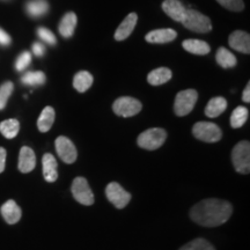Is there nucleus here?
<instances>
[{
    "label": "nucleus",
    "instance_id": "nucleus-1",
    "mask_svg": "<svg viewBox=\"0 0 250 250\" xmlns=\"http://www.w3.org/2000/svg\"><path fill=\"white\" fill-rule=\"evenodd\" d=\"M233 213L229 203L221 199H204L190 210V217L196 224L204 227H217L225 223Z\"/></svg>",
    "mask_w": 250,
    "mask_h": 250
},
{
    "label": "nucleus",
    "instance_id": "nucleus-2",
    "mask_svg": "<svg viewBox=\"0 0 250 250\" xmlns=\"http://www.w3.org/2000/svg\"><path fill=\"white\" fill-rule=\"evenodd\" d=\"M181 22L187 29L195 31V33H208L212 29L210 19L191 8H187L186 14Z\"/></svg>",
    "mask_w": 250,
    "mask_h": 250
},
{
    "label": "nucleus",
    "instance_id": "nucleus-3",
    "mask_svg": "<svg viewBox=\"0 0 250 250\" xmlns=\"http://www.w3.org/2000/svg\"><path fill=\"white\" fill-rule=\"evenodd\" d=\"M166 138H167V132L164 129L152 127V129L144 131L138 137L137 143H138L139 147L148 149V151H154L164 145Z\"/></svg>",
    "mask_w": 250,
    "mask_h": 250
},
{
    "label": "nucleus",
    "instance_id": "nucleus-4",
    "mask_svg": "<svg viewBox=\"0 0 250 250\" xmlns=\"http://www.w3.org/2000/svg\"><path fill=\"white\" fill-rule=\"evenodd\" d=\"M192 134L195 138L205 143H217L223 137L220 127L212 122H198L193 125Z\"/></svg>",
    "mask_w": 250,
    "mask_h": 250
},
{
    "label": "nucleus",
    "instance_id": "nucleus-5",
    "mask_svg": "<svg viewBox=\"0 0 250 250\" xmlns=\"http://www.w3.org/2000/svg\"><path fill=\"white\" fill-rule=\"evenodd\" d=\"M232 161L237 173L249 174L250 171V144L240 142L232 152Z\"/></svg>",
    "mask_w": 250,
    "mask_h": 250
},
{
    "label": "nucleus",
    "instance_id": "nucleus-6",
    "mask_svg": "<svg viewBox=\"0 0 250 250\" xmlns=\"http://www.w3.org/2000/svg\"><path fill=\"white\" fill-rule=\"evenodd\" d=\"M198 93L195 89H186L176 95L174 103V111L177 116H186L195 108Z\"/></svg>",
    "mask_w": 250,
    "mask_h": 250
},
{
    "label": "nucleus",
    "instance_id": "nucleus-7",
    "mask_svg": "<svg viewBox=\"0 0 250 250\" xmlns=\"http://www.w3.org/2000/svg\"><path fill=\"white\" fill-rule=\"evenodd\" d=\"M143 105L140 101L137 99L130 98V96H123V98L117 99L114 102L112 109L117 116L121 117H132L134 115L139 114L142 110Z\"/></svg>",
    "mask_w": 250,
    "mask_h": 250
},
{
    "label": "nucleus",
    "instance_id": "nucleus-8",
    "mask_svg": "<svg viewBox=\"0 0 250 250\" xmlns=\"http://www.w3.org/2000/svg\"><path fill=\"white\" fill-rule=\"evenodd\" d=\"M72 195L80 204L90 206L94 204V193L85 177H77L73 180L71 188Z\"/></svg>",
    "mask_w": 250,
    "mask_h": 250
},
{
    "label": "nucleus",
    "instance_id": "nucleus-9",
    "mask_svg": "<svg viewBox=\"0 0 250 250\" xmlns=\"http://www.w3.org/2000/svg\"><path fill=\"white\" fill-rule=\"evenodd\" d=\"M105 195H107L108 201L117 208H125L131 201L130 193L125 191L122 186L116 182L108 184L107 189H105Z\"/></svg>",
    "mask_w": 250,
    "mask_h": 250
},
{
    "label": "nucleus",
    "instance_id": "nucleus-10",
    "mask_svg": "<svg viewBox=\"0 0 250 250\" xmlns=\"http://www.w3.org/2000/svg\"><path fill=\"white\" fill-rule=\"evenodd\" d=\"M56 151L59 158L62 159L65 164H73L77 160V148L74 144L71 142L66 137L61 136L56 139L55 142Z\"/></svg>",
    "mask_w": 250,
    "mask_h": 250
},
{
    "label": "nucleus",
    "instance_id": "nucleus-11",
    "mask_svg": "<svg viewBox=\"0 0 250 250\" xmlns=\"http://www.w3.org/2000/svg\"><path fill=\"white\" fill-rule=\"evenodd\" d=\"M230 48L242 54H249L250 52V36L248 33L242 30H236L230 34L228 39Z\"/></svg>",
    "mask_w": 250,
    "mask_h": 250
},
{
    "label": "nucleus",
    "instance_id": "nucleus-12",
    "mask_svg": "<svg viewBox=\"0 0 250 250\" xmlns=\"http://www.w3.org/2000/svg\"><path fill=\"white\" fill-rule=\"evenodd\" d=\"M36 166V156L33 149L23 146L19 155V170L21 173H30Z\"/></svg>",
    "mask_w": 250,
    "mask_h": 250
},
{
    "label": "nucleus",
    "instance_id": "nucleus-13",
    "mask_svg": "<svg viewBox=\"0 0 250 250\" xmlns=\"http://www.w3.org/2000/svg\"><path fill=\"white\" fill-rule=\"evenodd\" d=\"M162 9H164V12L168 17L177 21V22L182 21L187 11V8L184 7V5L180 0H165L162 2Z\"/></svg>",
    "mask_w": 250,
    "mask_h": 250
},
{
    "label": "nucleus",
    "instance_id": "nucleus-14",
    "mask_svg": "<svg viewBox=\"0 0 250 250\" xmlns=\"http://www.w3.org/2000/svg\"><path fill=\"white\" fill-rule=\"evenodd\" d=\"M177 33L170 28H166V29H155L152 30L146 35L145 40L149 43H155V44H164V43L171 42L176 39Z\"/></svg>",
    "mask_w": 250,
    "mask_h": 250
},
{
    "label": "nucleus",
    "instance_id": "nucleus-15",
    "mask_svg": "<svg viewBox=\"0 0 250 250\" xmlns=\"http://www.w3.org/2000/svg\"><path fill=\"white\" fill-rule=\"evenodd\" d=\"M43 165V176L46 182H55L58 179V170H57V160L52 154L46 153L43 155L42 159Z\"/></svg>",
    "mask_w": 250,
    "mask_h": 250
},
{
    "label": "nucleus",
    "instance_id": "nucleus-16",
    "mask_svg": "<svg viewBox=\"0 0 250 250\" xmlns=\"http://www.w3.org/2000/svg\"><path fill=\"white\" fill-rule=\"evenodd\" d=\"M137 20H138V17H137L136 13H131L127 15L123 20V22L120 24V27L117 28V30L115 31V40L123 41L127 39L133 31L134 27H136Z\"/></svg>",
    "mask_w": 250,
    "mask_h": 250
},
{
    "label": "nucleus",
    "instance_id": "nucleus-17",
    "mask_svg": "<svg viewBox=\"0 0 250 250\" xmlns=\"http://www.w3.org/2000/svg\"><path fill=\"white\" fill-rule=\"evenodd\" d=\"M1 214L6 220V223L9 225H14L21 219L22 212H21V208H19L14 201H7L1 206Z\"/></svg>",
    "mask_w": 250,
    "mask_h": 250
},
{
    "label": "nucleus",
    "instance_id": "nucleus-18",
    "mask_svg": "<svg viewBox=\"0 0 250 250\" xmlns=\"http://www.w3.org/2000/svg\"><path fill=\"white\" fill-rule=\"evenodd\" d=\"M76 27H77V15L74 14L73 12H70V13L65 14L64 18L62 19L61 23H59L58 30L62 37H65V39H70V37L73 36Z\"/></svg>",
    "mask_w": 250,
    "mask_h": 250
},
{
    "label": "nucleus",
    "instance_id": "nucleus-19",
    "mask_svg": "<svg viewBox=\"0 0 250 250\" xmlns=\"http://www.w3.org/2000/svg\"><path fill=\"white\" fill-rule=\"evenodd\" d=\"M173 77V73L169 68L167 67H159L149 72L147 76V81L152 86H160L168 83Z\"/></svg>",
    "mask_w": 250,
    "mask_h": 250
},
{
    "label": "nucleus",
    "instance_id": "nucleus-20",
    "mask_svg": "<svg viewBox=\"0 0 250 250\" xmlns=\"http://www.w3.org/2000/svg\"><path fill=\"white\" fill-rule=\"evenodd\" d=\"M227 109L226 99L217 96V98L211 99L205 108V115L210 118H215L221 115Z\"/></svg>",
    "mask_w": 250,
    "mask_h": 250
},
{
    "label": "nucleus",
    "instance_id": "nucleus-21",
    "mask_svg": "<svg viewBox=\"0 0 250 250\" xmlns=\"http://www.w3.org/2000/svg\"><path fill=\"white\" fill-rule=\"evenodd\" d=\"M182 45L187 51L190 52V54L199 56L208 55L211 50L210 45L206 42H204V41L201 40H186Z\"/></svg>",
    "mask_w": 250,
    "mask_h": 250
},
{
    "label": "nucleus",
    "instance_id": "nucleus-22",
    "mask_svg": "<svg viewBox=\"0 0 250 250\" xmlns=\"http://www.w3.org/2000/svg\"><path fill=\"white\" fill-rule=\"evenodd\" d=\"M93 76L87 71H80L73 78V87L79 93H85L93 85Z\"/></svg>",
    "mask_w": 250,
    "mask_h": 250
},
{
    "label": "nucleus",
    "instance_id": "nucleus-23",
    "mask_svg": "<svg viewBox=\"0 0 250 250\" xmlns=\"http://www.w3.org/2000/svg\"><path fill=\"white\" fill-rule=\"evenodd\" d=\"M27 13L31 18H41L49 11V4L45 0H30L26 5Z\"/></svg>",
    "mask_w": 250,
    "mask_h": 250
},
{
    "label": "nucleus",
    "instance_id": "nucleus-24",
    "mask_svg": "<svg viewBox=\"0 0 250 250\" xmlns=\"http://www.w3.org/2000/svg\"><path fill=\"white\" fill-rule=\"evenodd\" d=\"M55 122V109L52 107H45L37 121V126L41 132H48L51 129Z\"/></svg>",
    "mask_w": 250,
    "mask_h": 250
},
{
    "label": "nucleus",
    "instance_id": "nucleus-25",
    "mask_svg": "<svg viewBox=\"0 0 250 250\" xmlns=\"http://www.w3.org/2000/svg\"><path fill=\"white\" fill-rule=\"evenodd\" d=\"M215 59H217L218 64L224 68L234 67L237 62L235 56L226 48H219L217 55H215Z\"/></svg>",
    "mask_w": 250,
    "mask_h": 250
},
{
    "label": "nucleus",
    "instance_id": "nucleus-26",
    "mask_svg": "<svg viewBox=\"0 0 250 250\" xmlns=\"http://www.w3.org/2000/svg\"><path fill=\"white\" fill-rule=\"evenodd\" d=\"M19 130H20V123L14 118L6 120L0 123V132L7 139L15 138L19 133Z\"/></svg>",
    "mask_w": 250,
    "mask_h": 250
},
{
    "label": "nucleus",
    "instance_id": "nucleus-27",
    "mask_svg": "<svg viewBox=\"0 0 250 250\" xmlns=\"http://www.w3.org/2000/svg\"><path fill=\"white\" fill-rule=\"evenodd\" d=\"M248 109L242 107V105L236 107L232 112V116H230V126H232L233 129H239V127L243 126V125L246 124L247 120H248Z\"/></svg>",
    "mask_w": 250,
    "mask_h": 250
},
{
    "label": "nucleus",
    "instance_id": "nucleus-28",
    "mask_svg": "<svg viewBox=\"0 0 250 250\" xmlns=\"http://www.w3.org/2000/svg\"><path fill=\"white\" fill-rule=\"evenodd\" d=\"M45 74L41 71L27 72L21 78V83L26 86H41L45 83Z\"/></svg>",
    "mask_w": 250,
    "mask_h": 250
},
{
    "label": "nucleus",
    "instance_id": "nucleus-29",
    "mask_svg": "<svg viewBox=\"0 0 250 250\" xmlns=\"http://www.w3.org/2000/svg\"><path fill=\"white\" fill-rule=\"evenodd\" d=\"M179 250H215L214 247L205 239H195L181 247Z\"/></svg>",
    "mask_w": 250,
    "mask_h": 250
},
{
    "label": "nucleus",
    "instance_id": "nucleus-30",
    "mask_svg": "<svg viewBox=\"0 0 250 250\" xmlns=\"http://www.w3.org/2000/svg\"><path fill=\"white\" fill-rule=\"evenodd\" d=\"M13 89L14 85L11 81H6L5 83L0 86V110H2L6 107L9 96L13 93Z\"/></svg>",
    "mask_w": 250,
    "mask_h": 250
},
{
    "label": "nucleus",
    "instance_id": "nucleus-31",
    "mask_svg": "<svg viewBox=\"0 0 250 250\" xmlns=\"http://www.w3.org/2000/svg\"><path fill=\"white\" fill-rule=\"evenodd\" d=\"M37 35H39L41 40L44 41L45 43H48L50 45H56V43H57V39H56L55 34L44 27H40L37 29Z\"/></svg>",
    "mask_w": 250,
    "mask_h": 250
},
{
    "label": "nucleus",
    "instance_id": "nucleus-32",
    "mask_svg": "<svg viewBox=\"0 0 250 250\" xmlns=\"http://www.w3.org/2000/svg\"><path fill=\"white\" fill-rule=\"evenodd\" d=\"M30 62H31L30 52L23 51L22 54H20V56L18 57L17 62H15V68H17V71L21 72V71H23L24 68H27L28 66H29Z\"/></svg>",
    "mask_w": 250,
    "mask_h": 250
},
{
    "label": "nucleus",
    "instance_id": "nucleus-33",
    "mask_svg": "<svg viewBox=\"0 0 250 250\" xmlns=\"http://www.w3.org/2000/svg\"><path fill=\"white\" fill-rule=\"evenodd\" d=\"M217 1L229 11L240 12L245 8V4H243L242 0H217Z\"/></svg>",
    "mask_w": 250,
    "mask_h": 250
},
{
    "label": "nucleus",
    "instance_id": "nucleus-34",
    "mask_svg": "<svg viewBox=\"0 0 250 250\" xmlns=\"http://www.w3.org/2000/svg\"><path fill=\"white\" fill-rule=\"evenodd\" d=\"M11 42H12L11 36H9L5 30H2L1 28H0V45L7 46L11 44Z\"/></svg>",
    "mask_w": 250,
    "mask_h": 250
},
{
    "label": "nucleus",
    "instance_id": "nucleus-35",
    "mask_svg": "<svg viewBox=\"0 0 250 250\" xmlns=\"http://www.w3.org/2000/svg\"><path fill=\"white\" fill-rule=\"evenodd\" d=\"M33 52H34V55L37 56V57H42V56L44 55V52H45L44 45H43L42 43L35 42L33 44Z\"/></svg>",
    "mask_w": 250,
    "mask_h": 250
},
{
    "label": "nucleus",
    "instance_id": "nucleus-36",
    "mask_svg": "<svg viewBox=\"0 0 250 250\" xmlns=\"http://www.w3.org/2000/svg\"><path fill=\"white\" fill-rule=\"evenodd\" d=\"M6 164V149L0 147V174L5 170Z\"/></svg>",
    "mask_w": 250,
    "mask_h": 250
},
{
    "label": "nucleus",
    "instance_id": "nucleus-37",
    "mask_svg": "<svg viewBox=\"0 0 250 250\" xmlns=\"http://www.w3.org/2000/svg\"><path fill=\"white\" fill-rule=\"evenodd\" d=\"M243 101L246 103L250 102V83H247L245 90H243V95H242Z\"/></svg>",
    "mask_w": 250,
    "mask_h": 250
}]
</instances>
